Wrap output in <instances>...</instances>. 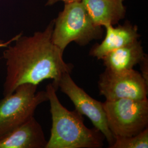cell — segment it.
Returning a JSON list of instances; mask_svg holds the SVG:
<instances>
[{
    "label": "cell",
    "mask_w": 148,
    "mask_h": 148,
    "mask_svg": "<svg viewBox=\"0 0 148 148\" xmlns=\"http://www.w3.org/2000/svg\"><path fill=\"white\" fill-rule=\"evenodd\" d=\"M53 26L54 19L44 30L32 36L21 33L13 45L6 47L3 52L6 60L3 96L11 95L21 85H38L46 79H52L57 90L63 74L71 73L73 65L64 60V52L52 41Z\"/></svg>",
    "instance_id": "6da1fadb"
},
{
    "label": "cell",
    "mask_w": 148,
    "mask_h": 148,
    "mask_svg": "<svg viewBox=\"0 0 148 148\" xmlns=\"http://www.w3.org/2000/svg\"><path fill=\"white\" fill-rule=\"evenodd\" d=\"M57 90L49 83L46 88L50 104L52 125L46 148H101L106 138L95 127L86 126L82 115L70 111L59 100Z\"/></svg>",
    "instance_id": "7a4b0ae2"
},
{
    "label": "cell",
    "mask_w": 148,
    "mask_h": 148,
    "mask_svg": "<svg viewBox=\"0 0 148 148\" xmlns=\"http://www.w3.org/2000/svg\"><path fill=\"white\" fill-rule=\"evenodd\" d=\"M103 27L92 21L81 1L64 3L63 11L54 19L53 43L64 52L71 42L85 46L103 37Z\"/></svg>",
    "instance_id": "3957f363"
},
{
    "label": "cell",
    "mask_w": 148,
    "mask_h": 148,
    "mask_svg": "<svg viewBox=\"0 0 148 148\" xmlns=\"http://www.w3.org/2000/svg\"><path fill=\"white\" fill-rule=\"evenodd\" d=\"M37 86L21 85L0 100V137L34 116L38 106L48 101L47 92H37Z\"/></svg>",
    "instance_id": "277c9868"
},
{
    "label": "cell",
    "mask_w": 148,
    "mask_h": 148,
    "mask_svg": "<svg viewBox=\"0 0 148 148\" xmlns=\"http://www.w3.org/2000/svg\"><path fill=\"white\" fill-rule=\"evenodd\" d=\"M103 104L108 125L114 139L135 136L148 127V98L106 101Z\"/></svg>",
    "instance_id": "5b68a950"
},
{
    "label": "cell",
    "mask_w": 148,
    "mask_h": 148,
    "mask_svg": "<svg viewBox=\"0 0 148 148\" xmlns=\"http://www.w3.org/2000/svg\"><path fill=\"white\" fill-rule=\"evenodd\" d=\"M98 86L106 101L120 99L141 100L147 98L148 85L141 74L134 69L114 71L106 69L99 75Z\"/></svg>",
    "instance_id": "8992f818"
},
{
    "label": "cell",
    "mask_w": 148,
    "mask_h": 148,
    "mask_svg": "<svg viewBox=\"0 0 148 148\" xmlns=\"http://www.w3.org/2000/svg\"><path fill=\"white\" fill-rule=\"evenodd\" d=\"M70 73L63 74L58 83V88L73 103L75 110L87 117L94 127L103 134L110 148L114 142V137L108 127L103 104L88 95L74 81Z\"/></svg>",
    "instance_id": "52a82bcc"
},
{
    "label": "cell",
    "mask_w": 148,
    "mask_h": 148,
    "mask_svg": "<svg viewBox=\"0 0 148 148\" xmlns=\"http://www.w3.org/2000/svg\"><path fill=\"white\" fill-rule=\"evenodd\" d=\"M41 125L34 116L0 137V148H46Z\"/></svg>",
    "instance_id": "ba28073f"
},
{
    "label": "cell",
    "mask_w": 148,
    "mask_h": 148,
    "mask_svg": "<svg viewBox=\"0 0 148 148\" xmlns=\"http://www.w3.org/2000/svg\"><path fill=\"white\" fill-rule=\"evenodd\" d=\"M106 35L101 43L96 44L90 49V55L97 59H101L108 53L125 46L139 40L140 35L138 27L131 22L126 21L117 27L108 25Z\"/></svg>",
    "instance_id": "9c48e42d"
},
{
    "label": "cell",
    "mask_w": 148,
    "mask_h": 148,
    "mask_svg": "<svg viewBox=\"0 0 148 148\" xmlns=\"http://www.w3.org/2000/svg\"><path fill=\"white\" fill-rule=\"evenodd\" d=\"M97 25H114L125 18L126 7L124 0H81Z\"/></svg>",
    "instance_id": "30bf717a"
},
{
    "label": "cell",
    "mask_w": 148,
    "mask_h": 148,
    "mask_svg": "<svg viewBox=\"0 0 148 148\" xmlns=\"http://www.w3.org/2000/svg\"><path fill=\"white\" fill-rule=\"evenodd\" d=\"M142 43L139 40L108 53L101 60L106 68L114 71L133 69L145 56Z\"/></svg>",
    "instance_id": "8fae6325"
},
{
    "label": "cell",
    "mask_w": 148,
    "mask_h": 148,
    "mask_svg": "<svg viewBox=\"0 0 148 148\" xmlns=\"http://www.w3.org/2000/svg\"><path fill=\"white\" fill-rule=\"evenodd\" d=\"M148 127L135 136L126 137H115L110 148H148Z\"/></svg>",
    "instance_id": "7c38bea8"
},
{
    "label": "cell",
    "mask_w": 148,
    "mask_h": 148,
    "mask_svg": "<svg viewBox=\"0 0 148 148\" xmlns=\"http://www.w3.org/2000/svg\"><path fill=\"white\" fill-rule=\"evenodd\" d=\"M139 65L141 71L140 74L145 82L148 85V57L147 54L145 55L143 60L139 63Z\"/></svg>",
    "instance_id": "4fadbf2b"
},
{
    "label": "cell",
    "mask_w": 148,
    "mask_h": 148,
    "mask_svg": "<svg viewBox=\"0 0 148 148\" xmlns=\"http://www.w3.org/2000/svg\"><path fill=\"white\" fill-rule=\"evenodd\" d=\"M21 33H20L19 34L16 35V36L13 37L12 38H11V40H10L9 41H4L3 40H0V48L7 47L9 45H10L13 42L16 40V39L19 37V36L21 35Z\"/></svg>",
    "instance_id": "5bb4252c"
},
{
    "label": "cell",
    "mask_w": 148,
    "mask_h": 148,
    "mask_svg": "<svg viewBox=\"0 0 148 148\" xmlns=\"http://www.w3.org/2000/svg\"><path fill=\"white\" fill-rule=\"evenodd\" d=\"M76 1H81V0H47L46 5L51 6V5H54L59 2H63L64 3H68V2Z\"/></svg>",
    "instance_id": "9a60e30c"
}]
</instances>
